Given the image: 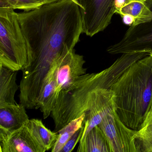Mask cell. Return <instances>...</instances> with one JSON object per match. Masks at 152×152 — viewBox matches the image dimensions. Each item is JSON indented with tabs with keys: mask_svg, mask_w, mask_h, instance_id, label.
Masks as SVG:
<instances>
[{
	"mask_svg": "<svg viewBox=\"0 0 152 152\" xmlns=\"http://www.w3.org/2000/svg\"><path fill=\"white\" fill-rule=\"evenodd\" d=\"M45 3H51V2H55L57 1L58 0H42Z\"/></svg>",
	"mask_w": 152,
	"mask_h": 152,
	"instance_id": "obj_24",
	"label": "cell"
},
{
	"mask_svg": "<svg viewBox=\"0 0 152 152\" xmlns=\"http://www.w3.org/2000/svg\"><path fill=\"white\" fill-rule=\"evenodd\" d=\"M55 61L58 96L61 91L67 88L76 79L86 74L87 69L83 67L86 62L83 56L76 54L74 49H71L67 46Z\"/></svg>",
	"mask_w": 152,
	"mask_h": 152,
	"instance_id": "obj_8",
	"label": "cell"
},
{
	"mask_svg": "<svg viewBox=\"0 0 152 152\" xmlns=\"http://www.w3.org/2000/svg\"><path fill=\"white\" fill-rule=\"evenodd\" d=\"M82 128L77 131L66 143L60 152H71L72 151L78 142H80L82 135Z\"/></svg>",
	"mask_w": 152,
	"mask_h": 152,
	"instance_id": "obj_20",
	"label": "cell"
},
{
	"mask_svg": "<svg viewBox=\"0 0 152 152\" xmlns=\"http://www.w3.org/2000/svg\"><path fill=\"white\" fill-rule=\"evenodd\" d=\"M17 72L0 66V107L18 104L15 97L20 85L17 84Z\"/></svg>",
	"mask_w": 152,
	"mask_h": 152,
	"instance_id": "obj_12",
	"label": "cell"
},
{
	"mask_svg": "<svg viewBox=\"0 0 152 152\" xmlns=\"http://www.w3.org/2000/svg\"><path fill=\"white\" fill-rule=\"evenodd\" d=\"M130 1L131 0H115L114 4L115 10L120 9Z\"/></svg>",
	"mask_w": 152,
	"mask_h": 152,
	"instance_id": "obj_23",
	"label": "cell"
},
{
	"mask_svg": "<svg viewBox=\"0 0 152 152\" xmlns=\"http://www.w3.org/2000/svg\"><path fill=\"white\" fill-rule=\"evenodd\" d=\"M28 54L22 70L20 95L36 101L42 82L55 59L67 46L74 49L83 33L78 0H58L18 13Z\"/></svg>",
	"mask_w": 152,
	"mask_h": 152,
	"instance_id": "obj_1",
	"label": "cell"
},
{
	"mask_svg": "<svg viewBox=\"0 0 152 152\" xmlns=\"http://www.w3.org/2000/svg\"><path fill=\"white\" fill-rule=\"evenodd\" d=\"M26 124L13 131L0 128V152H46Z\"/></svg>",
	"mask_w": 152,
	"mask_h": 152,
	"instance_id": "obj_9",
	"label": "cell"
},
{
	"mask_svg": "<svg viewBox=\"0 0 152 152\" xmlns=\"http://www.w3.org/2000/svg\"><path fill=\"white\" fill-rule=\"evenodd\" d=\"M83 33L92 37L104 31L115 14V0H78Z\"/></svg>",
	"mask_w": 152,
	"mask_h": 152,
	"instance_id": "obj_5",
	"label": "cell"
},
{
	"mask_svg": "<svg viewBox=\"0 0 152 152\" xmlns=\"http://www.w3.org/2000/svg\"><path fill=\"white\" fill-rule=\"evenodd\" d=\"M28 63L27 46L18 13L0 8V66L18 72Z\"/></svg>",
	"mask_w": 152,
	"mask_h": 152,
	"instance_id": "obj_4",
	"label": "cell"
},
{
	"mask_svg": "<svg viewBox=\"0 0 152 152\" xmlns=\"http://www.w3.org/2000/svg\"><path fill=\"white\" fill-rule=\"evenodd\" d=\"M77 152H112L109 141L103 131L96 126L79 142Z\"/></svg>",
	"mask_w": 152,
	"mask_h": 152,
	"instance_id": "obj_14",
	"label": "cell"
},
{
	"mask_svg": "<svg viewBox=\"0 0 152 152\" xmlns=\"http://www.w3.org/2000/svg\"><path fill=\"white\" fill-rule=\"evenodd\" d=\"M148 55L145 52L123 54L107 69L98 73L85 74L61 91L51 113L55 132L87 113L102 89H110L133 63Z\"/></svg>",
	"mask_w": 152,
	"mask_h": 152,
	"instance_id": "obj_2",
	"label": "cell"
},
{
	"mask_svg": "<svg viewBox=\"0 0 152 152\" xmlns=\"http://www.w3.org/2000/svg\"><path fill=\"white\" fill-rule=\"evenodd\" d=\"M152 11V0H146ZM112 55L152 51V18L147 23L131 26L121 40L107 48Z\"/></svg>",
	"mask_w": 152,
	"mask_h": 152,
	"instance_id": "obj_6",
	"label": "cell"
},
{
	"mask_svg": "<svg viewBox=\"0 0 152 152\" xmlns=\"http://www.w3.org/2000/svg\"><path fill=\"white\" fill-rule=\"evenodd\" d=\"M26 108L20 104L0 107V128L13 131L25 125L30 120Z\"/></svg>",
	"mask_w": 152,
	"mask_h": 152,
	"instance_id": "obj_13",
	"label": "cell"
},
{
	"mask_svg": "<svg viewBox=\"0 0 152 152\" xmlns=\"http://www.w3.org/2000/svg\"><path fill=\"white\" fill-rule=\"evenodd\" d=\"M121 17L122 18L123 22L126 25L131 26L135 22V18L130 15H124Z\"/></svg>",
	"mask_w": 152,
	"mask_h": 152,
	"instance_id": "obj_22",
	"label": "cell"
},
{
	"mask_svg": "<svg viewBox=\"0 0 152 152\" xmlns=\"http://www.w3.org/2000/svg\"><path fill=\"white\" fill-rule=\"evenodd\" d=\"M115 14L121 16L129 15L135 18V22L132 26L147 23L152 18V11L148 7L146 0H131L129 2L118 10Z\"/></svg>",
	"mask_w": 152,
	"mask_h": 152,
	"instance_id": "obj_15",
	"label": "cell"
},
{
	"mask_svg": "<svg viewBox=\"0 0 152 152\" xmlns=\"http://www.w3.org/2000/svg\"><path fill=\"white\" fill-rule=\"evenodd\" d=\"M148 55H149V56H151L152 57V51H151V52H149V54H148Z\"/></svg>",
	"mask_w": 152,
	"mask_h": 152,
	"instance_id": "obj_25",
	"label": "cell"
},
{
	"mask_svg": "<svg viewBox=\"0 0 152 152\" xmlns=\"http://www.w3.org/2000/svg\"><path fill=\"white\" fill-rule=\"evenodd\" d=\"M26 124L46 151L52 148L58 137L57 132L48 129L41 120L31 119Z\"/></svg>",
	"mask_w": 152,
	"mask_h": 152,
	"instance_id": "obj_16",
	"label": "cell"
},
{
	"mask_svg": "<svg viewBox=\"0 0 152 152\" xmlns=\"http://www.w3.org/2000/svg\"><path fill=\"white\" fill-rule=\"evenodd\" d=\"M115 109L113 93L110 88H103L93 102L90 110L86 113L82 135L80 142L83 141L86 135L96 126L98 125L105 117Z\"/></svg>",
	"mask_w": 152,
	"mask_h": 152,
	"instance_id": "obj_10",
	"label": "cell"
},
{
	"mask_svg": "<svg viewBox=\"0 0 152 152\" xmlns=\"http://www.w3.org/2000/svg\"><path fill=\"white\" fill-rule=\"evenodd\" d=\"M85 115L86 113H84L78 118L74 119L57 132L58 133V137L51 148L52 152H60L71 137L82 128L84 124Z\"/></svg>",
	"mask_w": 152,
	"mask_h": 152,
	"instance_id": "obj_17",
	"label": "cell"
},
{
	"mask_svg": "<svg viewBox=\"0 0 152 152\" xmlns=\"http://www.w3.org/2000/svg\"><path fill=\"white\" fill-rule=\"evenodd\" d=\"M110 89L120 119L129 128L139 130L152 106V57L133 63Z\"/></svg>",
	"mask_w": 152,
	"mask_h": 152,
	"instance_id": "obj_3",
	"label": "cell"
},
{
	"mask_svg": "<svg viewBox=\"0 0 152 152\" xmlns=\"http://www.w3.org/2000/svg\"><path fill=\"white\" fill-rule=\"evenodd\" d=\"M137 132L138 133L152 132V106L141 128Z\"/></svg>",
	"mask_w": 152,
	"mask_h": 152,
	"instance_id": "obj_21",
	"label": "cell"
},
{
	"mask_svg": "<svg viewBox=\"0 0 152 152\" xmlns=\"http://www.w3.org/2000/svg\"><path fill=\"white\" fill-rule=\"evenodd\" d=\"M138 152H152V132L136 134Z\"/></svg>",
	"mask_w": 152,
	"mask_h": 152,
	"instance_id": "obj_19",
	"label": "cell"
},
{
	"mask_svg": "<svg viewBox=\"0 0 152 152\" xmlns=\"http://www.w3.org/2000/svg\"><path fill=\"white\" fill-rule=\"evenodd\" d=\"M98 126L106 136L112 152H138L136 144L137 131L124 124L115 109L109 113Z\"/></svg>",
	"mask_w": 152,
	"mask_h": 152,
	"instance_id": "obj_7",
	"label": "cell"
},
{
	"mask_svg": "<svg viewBox=\"0 0 152 152\" xmlns=\"http://www.w3.org/2000/svg\"><path fill=\"white\" fill-rule=\"evenodd\" d=\"M45 4L42 0H0V8L29 11Z\"/></svg>",
	"mask_w": 152,
	"mask_h": 152,
	"instance_id": "obj_18",
	"label": "cell"
},
{
	"mask_svg": "<svg viewBox=\"0 0 152 152\" xmlns=\"http://www.w3.org/2000/svg\"><path fill=\"white\" fill-rule=\"evenodd\" d=\"M56 66L54 61L42 82L37 99V108H39L44 119L48 118L56 107L58 96L56 92Z\"/></svg>",
	"mask_w": 152,
	"mask_h": 152,
	"instance_id": "obj_11",
	"label": "cell"
}]
</instances>
